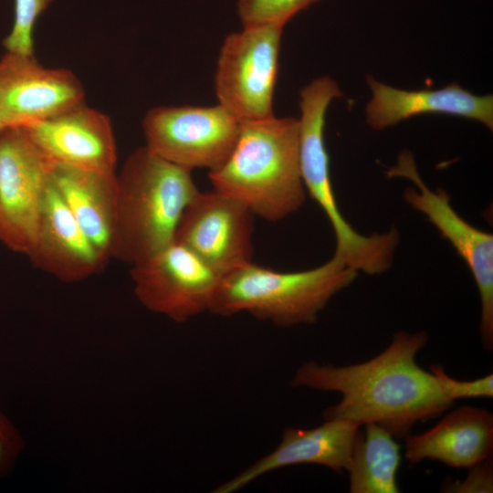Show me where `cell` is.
Instances as JSON below:
<instances>
[{"instance_id":"obj_14","label":"cell","mask_w":493,"mask_h":493,"mask_svg":"<svg viewBox=\"0 0 493 493\" xmlns=\"http://www.w3.org/2000/svg\"><path fill=\"white\" fill-rule=\"evenodd\" d=\"M27 257L35 267L65 282L83 280L108 261L80 228L50 176Z\"/></svg>"},{"instance_id":"obj_7","label":"cell","mask_w":493,"mask_h":493,"mask_svg":"<svg viewBox=\"0 0 493 493\" xmlns=\"http://www.w3.org/2000/svg\"><path fill=\"white\" fill-rule=\"evenodd\" d=\"M240 127L241 122L218 103L159 106L151 109L142 121L145 146L191 171L219 168L230 155Z\"/></svg>"},{"instance_id":"obj_9","label":"cell","mask_w":493,"mask_h":493,"mask_svg":"<svg viewBox=\"0 0 493 493\" xmlns=\"http://www.w3.org/2000/svg\"><path fill=\"white\" fill-rule=\"evenodd\" d=\"M53 164L23 127L0 132V242L14 252L34 244Z\"/></svg>"},{"instance_id":"obj_24","label":"cell","mask_w":493,"mask_h":493,"mask_svg":"<svg viewBox=\"0 0 493 493\" xmlns=\"http://www.w3.org/2000/svg\"><path fill=\"white\" fill-rule=\"evenodd\" d=\"M468 476L461 483H449L443 488L450 492H492L493 467L492 458L489 457L480 464L468 468Z\"/></svg>"},{"instance_id":"obj_19","label":"cell","mask_w":493,"mask_h":493,"mask_svg":"<svg viewBox=\"0 0 493 493\" xmlns=\"http://www.w3.org/2000/svg\"><path fill=\"white\" fill-rule=\"evenodd\" d=\"M401 447L394 436L374 423L359 430L349 469L351 493H397Z\"/></svg>"},{"instance_id":"obj_17","label":"cell","mask_w":493,"mask_h":493,"mask_svg":"<svg viewBox=\"0 0 493 493\" xmlns=\"http://www.w3.org/2000/svg\"><path fill=\"white\" fill-rule=\"evenodd\" d=\"M493 415L483 408L460 406L435 426L405 437L404 456L414 464L436 460L455 468H469L491 457Z\"/></svg>"},{"instance_id":"obj_25","label":"cell","mask_w":493,"mask_h":493,"mask_svg":"<svg viewBox=\"0 0 493 493\" xmlns=\"http://www.w3.org/2000/svg\"><path fill=\"white\" fill-rule=\"evenodd\" d=\"M5 129H6V126L4 123V121H3L2 118H1V116H0V132Z\"/></svg>"},{"instance_id":"obj_5","label":"cell","mask_w":493,"mask_h":493,"mask_svg":"<svg viewBox=\"0 0 493 493\" xmlns=\"http://www.w3.org/2000/svg\"><path fill=\"white\" fill-rule=\"evenodd\" d=\"M330 77H320L299 92V164L306 192L329 219L336 240L334 254L357 272L377 275L388 270L399 243L395 229L363 236L347 222L333 192L330 157L325 145L326 112L330 102L342 97Z\"/></svg>"},{"instance_id":"obj_16","label":"cell","mask_w":493,"mask_h":493,"mask_svg":"<svg viewBox=\"0 0 493 493\" xmlns=\"http://www.w3.org/2000/svg\"><path fill=\"white\" fill-rule=\"evenodd\" d=\"M372 91L366 121L374 130H383L421 114H446L477 121L493 129V96H478L457 83L438 89L405 90L366 78Z\"/></svg>"},{"instance_id":"obj_21","label":"cell","mask_w":493,"mask_h":493,"mask_svg":"<svg viewBox=\"0 0 493 493\" xmlns=\"http://www.w3.org/2000/svg\"><path fill=\"white\" fill-rule=\"evenodd\" d=\"M53 0H15L14 23L3 41L6 51L34 55V30L37 20Z\"/></svg>"},{"instance_id":"obj_13","label":"cell","mask_w":493,"mask_h":493,"mask_svg":"<svg viewBox=\"0 0 493 493\" xmlns=\"http://www.w3.org/2000/svg\"><path fill=\"white\" fill-rule=\"evenodd\" d=\"M23 128L53 163L115 173L117 149L110 120L84 102Z\"/></svg>"},{"instance_id":"obj_20","label":"cell","mask_w":493,"mask_h":493,"mask_svg":"<svg viewBox=\"0 0 493 493\" xmlns=\"http://www.w3.org/2000/svg\"><path fill=\"white\" fill-rule=\"evenodd\" d=\"M319 0H239L237 12L243 26L284 27L297 13Z\"/></svg>"},{"instance_id":"obj_1","label":"cell","mask_w":493,"mask_h":493,"mask_svg":"<svg viewBox=\"0 0 493 493\" xmlns=\"http://www.w3.org/2000/svg\"><path fill=\"white\" fill-rule=\"evenodd\" d=\"M427 339L425 331H399L384 351L364 362L334 366L309 362L298 369L290 385L341 393V401L323 411L324 420L359 426L374 423L405 439L417 422L433 419L454 404L434 374L415 362Z\"/></svg>"},{"instance_id":"obj_22","label":"cell","mask_w":493,"mask_h":493,"mask_svg":"<svg viewBox=\"0 0 493 493\" xmlns=\"http://www.w3.org/2000/svg\"><path fill=\"white\" fill-rule=\"evenodd\" d=\"M429 369L442 393L453 402L459 398L493 396L492 373L472 381H459L450 377L440 364H432Z\"/></svg>"},{"instance_id":"obj_15","label":"cell","mask_w":493,"mask_h":493,"mask_svg":"<svg viewBox=\"0 0 493 493\" xmlns=\"http://www.w3.org/2000/svg\"><path fill=\"white\" fill-rule=\"evenodd\" d=\"M359 430V425L339 419L325 420L311 429L286 428L275 450L218 486L214 492H235L266 473L294 465L315 464L335 472L347 471Z\"/></svg>"},{"instance_id":"obj_12","label":"cell","mask_w":493,"mask_h":493,"mask_svg":"<svg viewBox=\"0 0 493 493\" xmlns=\"http://www.w3.org/2000/svg\"><path fill=\"white\" fill-rule=\"evenodd\" d=\"M79 79L66 68L43 67L34 55L8 52L0 58V116L25 127L84 102Z\"/></svg>"},{"instance_id":"obj_4","label":"cell","mask_w":493,"mask_h":493,"mask_svg":"<svg viewBox=\"0 0 493 493\" xmlns=\"http://www.w3.org/2000/svg\"><path fill=\"white\" fill-rule=\"evenodd\" d=\"M357 273L335 255L317 267L296 272L251 261L220 277L209 311L220 316L246 312L279 327L313 323Z\"/></svg>"},{"instance_id":"obj_8","label":"cell","mask_w":493,"mask_h":493,"mask_svg":"<svg viewBox=\"0 0 493 493\" xmlns=\"http://www.w3.org/2000/svg\"><path fill=\"white\" fill-rule=\"evenodd\" d=\"M387 177L410 180L416 189L409 188L404 198L414 210L424 214L450 242L470 269L477 284L481 304L480 336L483 347L493 349V236L467 223L451 206L443 189L433 191L423 182L413 154L404 150Z\"/></svg>"},{"instance_id":"obj_2","label":"cell","mask_w":493,"mask_h":493,"mask_svg":"<svg viewBox=\"0 0 493 493\" xmlns=\"http://www.w3.org/2000/svg\"><path fill=\"white\" fill-rule=\"evenodd\" d=\"M209 179L213 189L240 201L255 216L276 222L299 210L306 189L299 119L274 115L241 122L230 155Z\"/></svg>"},{"instance_id":"obj_11","label":"cell","mask_w":493,"mask_h":493,"mask_svg":"<svg viewBox=\"0 0 493 493\" xmlns=\"http://www.w3.org/2000/svg\"><path fill=\"white\" fill-rule=\"evenodd\" d=\"M254 217L234 197L215 189L199 191L184 209L173 241L222 276L253 261Z\"/></svg>"},{"instance_id":"obj_6","label":"cell","mask_w":493,"mask_h":493,"mask_svg":"<svg viewBox=\"0 0 493 493\" xmlns=\"http://www.w3.org/2000/svg\"><path fill=\"white\" fill-rule=\"evenodd\" d=\"M283 27L243 26L229 34L221 47L215 89L218 104L240 122L274 116Z\"/></svg>"},{"instance_id":"obj_3","label":"cell","mask_w":493,"mask_h":493,"mask_svg":"<svg viewBox=\"0 0 493 493\" xmlns=\"http://www.w3.org/2000/svg\"><path fill=\"white\" fill-rule=\"evenodd\" d=\"M117 184L110 257L134 265L173 242L180 218L199 190L191 170L145 145L127 157Z\"/></svg>"},{"instance_id":"obj_23","label":"cell","mask_w":493,"mask_h":493,"mask_svg":"<svg viewBox=\"0 0 493 493\" xmlns=\"http://www.w3.org/2000/svg\"><path fill=\"white\" fill-rule=\"evenodd\" d=\"M24 446L19 432L0 412V477L11 470Z\"/></svg>"},{"instance_id":"obj_10","label":"cell","mask_w":493,"mask_h":493,"mask_svg":"<svg viewBox=\"0 0 493 493\" xmlns=\"http://www.w3.org/2000/svg\"><path fill=\"white\" fill-rule=\"evenodd\" d=\"M220 277L174 241L131 269L139 301L179 323L209 311Z\"/></svg>"},{"instance_id":"obj_18","label":"cell","mask_w":493,"mask_h":493,"mask_svg":"<svg viewBox=\"0 0 493 493\" xmlns=\"http://www.w3.org/2000/svg\"><path fill=\"white\" fill-rule=\"evenodd\" d=\"M50 179L80 228L108 260L117 210L116 173L54 163Z\"/></svg>"}]
</instances>
